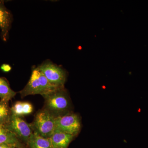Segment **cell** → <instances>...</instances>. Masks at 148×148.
I'll use <instances>...</instances> for the list:
<instances>
[{"instance_id":"cell-1","label":"cell","mask_w":148,"mask_h":148,"mask_svg":"<svg viewBox=\"0 0 148 148\" xmlns=\"http://www.w3.org/2000/svg\"><path fill=\"white\" fill-rule=\"evenodd\" d=\"M43 97L45 100L44 109L55 118L71 112V103L65 87L57 89Z\"/></svg>"},{"instance_id":"cell-2","label":"cell","mask_w":148,"mask_h":148,"mask_svg":"<svg viewBox=\"0 0 148 148\" xmlns=\"http://www.w3.org/2000/svg\"><path fill=\"white\" fill-rule=\"evenodd\" d=\"M60 88H62L57 87L51 84L37 67L33 69L29 82L20 93L22 98L36 94L43 97Z\"/></svg>"},{"instance_id":"cell-3","label":"cell","mask_w":148,"mask_h":148,"mask_svg":"<svg viewBox=\"0 0 148 148\" xmlns=\"http://www.w3.org/2000/svg\"><path fill=\"white\" fill-rule=\"evenodd\" d=\"M55 118L44 109L38 111L31 124L33 131L44 138H50L55 130Z\"/></svg>"},{"instance_id":"cell-4","label":"cell","mask_w":148,"mask_h":148,"mask_svg":"<svg viewBox=\"0 0 148 148\" xmlns=\"http://www.w3.org/2000/svg\"><path fill=\"white\" fill-rule=\"evenodd\" d=\"M81 128V121L78 115L73 112L55 118L54 132H59L76 136Z\"/></svg>"},{"instance_id":"cell-5","label":"cell","mask_w":148,"mask_h":148,"mask_svg":"<svg viewBox=\"0 0 148 148\" xmlns=\"http://www.w3.org/2000/svg\"><path fill=\"white\" fill-rule=\"evenodd\" d=\"M38 68L51 84L58 88L64 87L67 74L63 68L50 61H45Z\"/></svg>"},{"instance_id":"cell-6","label":"cell","mask_w":148,"mask_h":148,"mask_svg":"<svg viewBox=\"0 0 148 148\" xmlns=\"http://www.w3.org/2000/svg\"><path fill=\"white\" fill-rule=\"evenodd\" d=\"M6 126L14 133L18 139L27 144L34 131L31 124H29L20 117L12 114Z\"/></svg>"},{"instance_id":"cell-7","label":"cell","mask_w":148,"mask_h":148,"mask_svg":"<svg viewBox=\"0 0 148 148\" xmlns=\"http://www.w3.org/2000/svg\"><path fill=\"white\" fill-rule=\"evenodd\" d=\"M12 20V14L6 8L4 1L0 0V29L1 36L4 41H6L8 38Z\"/></svg>"},{"instance_id":"cell-8","label":"cell","mask_w":148,"mask_h":148,"mask_svg":"<svg viewBox=\"0 0 148 148\" xmlns=\"http://www.w3.org/2000/svg\"><path fill=\"white\" fill-rule=\"evenodd\" d=\"M8 144L16 148H24L17 136L5 124H0V145Z\"/></svg>"},{"instance_id":"cell-9","label":"cell","mask_w":148,"mask_h":148,"mask_svg":"<svg viewBox=\"0 0 148 148\" xmlns=\"http://www.w3.org/2000/svg\"><path fill=\"white\" fill-rule=\"evenodd\" d=\"M75 137L63 132H54L50 138L52 148H68Z\"/></svg>"},{"instance_id":"cell-10","label":"cell","mask_w":148,"mask_h":148,"mask_svg":"<svg viewBox=\"0 0 148 148\" xmlns=\"http://www.w3.org/2000/svg\"><path fill=\"white\" fill-rule=\"evenodd\" d=\"M26 144L28 148H52L50 138H44L34 132Z\"/></svg>"},{"instance_id":"cell-11","label":"cell","mask_w":148,"mask_h":148,"mask_svg":"<svg viewBox=\"0 0 148 148\" xmlns=\"http://www.w3.org/2000/svg\"><path fill=\"white\" fill-rule=\"evenodd\" d=\"M34 108L31 103L27 102L17 101L12 107V114L19 117L30 114L33 112Z\"/></svg>"},{"instance_id":"cell-12","label":"cell","mask_w":148,"mask_h":148,"mask_svg":"<svg viewBox=\"0 0 148 148\" xmlns=\"http://www.w3.org/2000/svg\"><path fill=\"white\" fill-rule=\"evenodd\" d=\"M16 92L11 88L6 80L0 77V99L1 102H8L16 95Z\"/></svg>"},{"instance_id":"cell-13","label":"cell","mask_w":148,"mask_h":148,"mask_svg":"<svg viewBox=\"0 0 148 148\" xmlns=\"http://www.w3.org/2000/svg\"><path fill=\"white\" fill-rule=\"evenodd\" d=\"M10 113L7 103L1 102L0 103V124L7 123L10 119Z\"/></svg>"},{"instance_id":"cell-14","label":"cell","mask_w":148,"mask_h":148,"mask_svg":"<svg viewBox=\"0 0 148 148\" xmlns=\"http://www.w3.org/2000/svg\"><path fill=\"white\" fill-rule=\"evenodd\" d=\"M1 69L3 71L6 72H9L11 70V67L9 65L7 64H3L1 66Z\"/></svg>"},{"instance_id":"cell-15","label":"cell","mask_w":148,"mask_h":148,"mask_svg":"<svg viewBox=\"0 0 148 148\" xmlns=\"http://www.w3.org/2000/svg\"><path fill=\"white\" fill-rule=\"evenodd\" d=\"M0 148H16L14 146L8 144H3L0 145Z\"/></svg>"}]
</instances>
